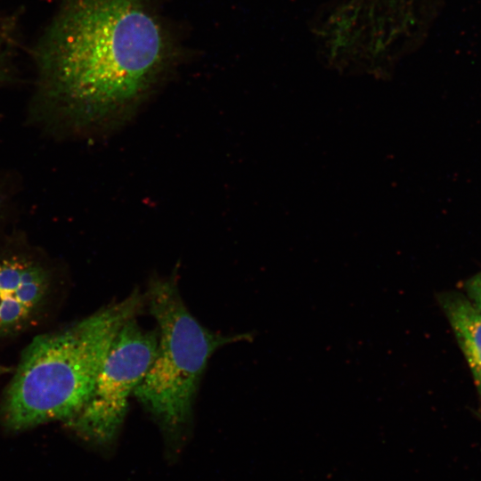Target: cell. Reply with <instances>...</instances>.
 Wrapping results in <instances>:
<instances>
[{"label": "cell", "mask_w": 481, "mask_h": 481, "mask_svg": "<svg viewBox=\"0 0 481 481\" xmlns=\"http://www.w3.org/2000/svg\"><path fill=\"white\" fill-rule=\"evenodd\" d=\"M6 37L4 34L0 35V84L3 83L9 74V49L7 46Z\"/></svg>", "instance_id": "obj_8"}, {"label": "cell", "mask_w": 481, "mask_h": 481, "mask_svg": "<svg viewBox=\"0 0 481 481\" xmlns=\"http://www.w3.org/2000/svg\"><path fill=\"white\" fill-rule=\"evenodd\" d=\"M149 0H61L32 57L41 92L76 120L126 118L179 53Z\"/></svg>", "instance_id": "obj_1"}, {"label": "cell", "mask_w": 481, "mask_h": 481, "mask_svg": "<svg viewBox=\"0 0 481 481\" xmlns=\"http://www.w3.org/2000/svg\"><path fill=\"white\" fill-rule=\"evenodd\" d=\"M158 346V330H147L134 317L114 338L81 410L65 424L83 439L103 447L115 444L128 409V401L151 366Z\"/></svg>", "instance_id": "obj_4"}, {"label": "cell", "mask_w": 481, "mask_h": 481, "mask_svg": "<svg viewBox=\"0 0 481 481\" xmlns=\"http://www.w3.org/2000/svg\"><path fill=\"white\" fill-rule=\"evenodd\" d=\"M145 305L138 289L72 326L35 338L8 387L4 418L22 430L72 419L87 401L122 326Z\"/></svg>", "instance_id": "obj_2"}, {"label": "cell", "mask_w": 481, "mask_h": 481, "mask_svg": "<svg viewBox=\"0 0 481 481\" xmlns=\"http://www.w3.org/2000/svg\"><path fill=\"white\" fill-rule=\"evenodd\" d=\"M466 290L468 299L481 312V273L469 280Z\"/></svg>", "instance_id": "obj_7"}, {"label": "cell", "mask_w": 481, "mask_h": 481, "mask_svg": "<svg viewBox=\"0 0 481 481\" xmlns=\"http://www.w3.org/2000/svg\"><path fill=\"white\" fill-rule=\"evenodd\" d=\"M3 34L1 31H0V35Z\"/></svg>", "instance_id": "obj_9"}, {"label": "cell", "mask_w": 481, "mask_h": 481, "mask_svg": "<svg viewBox=\"0 0 481 481\" xmlns=\"http://www.w3.org/2000/svg\"><path fill=\"white\" fill-rule=\"evenodd\" d=\"M144 296L158 324V346L134 395L157 423L166 458L172 462L180 457L190 436L194 402L208 359L218 348L249 340L251 335H222L204 327L183 303L174 277L152 278Z\"/></svg>", "instance_id": "obj_3"}, {"label": "cell", "mask_w": 481, "mask_h": 481, "mask_svg": "<svg viewBox=\"0 0 481 481\" xmlns=\"http://www.w3.org/2000/svg\"><path fill=\"white\" fill-rule=\"evenodd\" d=\"M48 286L45 270L26 258L0 259V333L21 327L43 301Z\"/></svg>", "instance_id": "obj_5"}, {"label": "cell", "mask_w": 481, "mask_h": 481, "mask_svg": "<svg viewBox=\"0 0 481 481\" xmlns=\"http://www.w3.org/2000/svg\"><path fill=\"white\" fill-rule=\"evenodd\" d=\"M440 300L481 395V312L458 295L444 296Z\"/></svg>", "instance_id": "obj_6"}]
</instances>
